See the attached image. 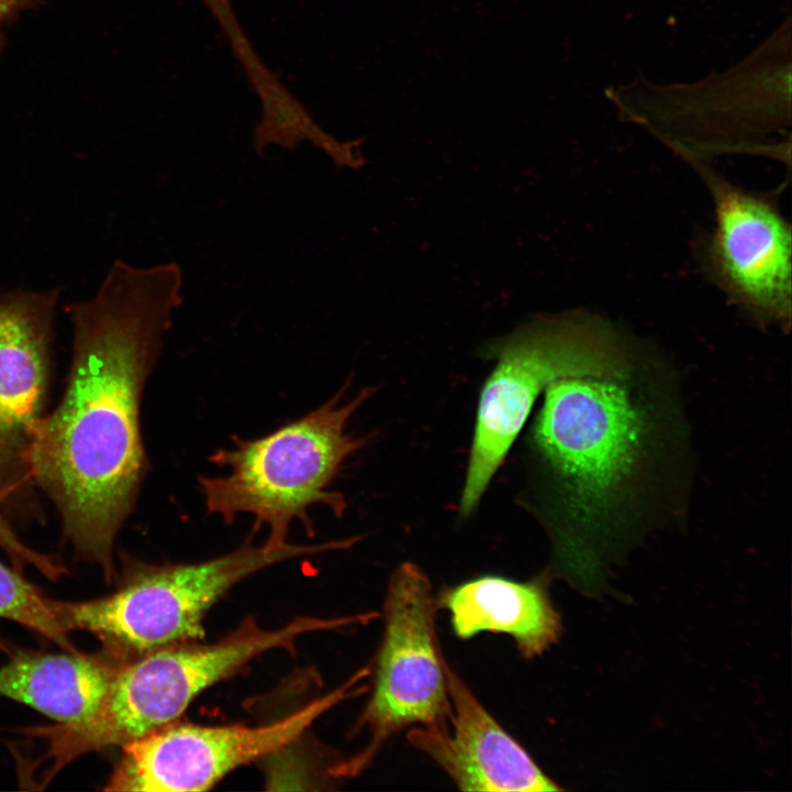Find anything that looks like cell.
<instances>
[{
  "mask_svg": "<svg viewBox=\"0 0 792 792\" xmlns=\"http://www.w3.org/2000/svg\"><path fill=\"white\" fill-rule=\"evenodd\" d=\"M451 730L447 724L416 726L407 737L463 791H558L525 748L446 666Z\"/></svg>",
  "mask_w": 792,
  "mask_h": 792,
  "instance_id": "8fae6325",
  "label": "cell"
},
{
  "mask_svg": "<svg viewBox=\"0 0 792 792\" xmlns=\"http://www.w3.org/2000/svg\"><path fill=\"white\" fill-rule=\"evenodd\" d=\"M0 618L12 620L53 641L66 651H76L61 624L54 600L45 596L16 569L0 561Z\"/></svg>",
  "mask_w": 792,
  "mask_h": 792,
  "instance_id": "5bb4252c",
  "label": "cell"
},
{
  "mask_svg": "<svg viewBox=\"0 0 792 792\" xmlns=\"http://www.w3.org/2000/svg\"><path fill=\"white\" fill-rule=\"evenodd\" d=\"M385 628L373 692L358 722L370 733L365 749L337 774L366 766L383 744L410 725L447 724L451 707L446 666L435 628V600L428 576L405 562L392 575L385 598Z\"/></svg>",
  "mask_w": 792,
  "mask_h": 792,
  "instance_id": "52a82bcc",
  "label": "cell"
},
{
  "mask_svg": "<svg viewBox=\"0 0 792 792\" xmlns=\"http://www.w3.org/2000/svg\"><path fill=\"white\" fill-rule=\"evenodd\" d=\"M359 619L298 616L268 629L249 617L215 642L172 645L123 661L89 721L40 730L50 739L53 768L85 752L122 747L173 724L200 693L253 659L276 649L293 651L296 641L310 632L338 629Z\"/></svg>",
  "mask_w": 792,
  "mask_h": 792,
  "instance_id": "277c9868",
  "label": "cell"
},
{
  "mask_svg": "<svg viewBox=\"0 0 792 792\" xmlns=\"http://www.w3.org/2000/svg\"><path fill=\"white\" fill-rule=\"evenodd\" d=\"M61 290H0V506L41 519L30 450L43 417Z\"/></svg>",
  "mask_w": 792,
  "mask_h": 792,
  "instance_id": "30bf717a",
  "label": "cell"
},
{
  "mask_svg": "<svg viewBox=\"0 0 792 792\" xmlns=\"http://www.w3.org/2000/svg\"><path fill=\"white\" fill-rule=\"evenodd\" d=\"M439 604L449 612L459 638L484 631L506 634L525 658L541 654L562 632L544 576L527 582L480 576L444 591Z\"/></svg>",
  "mask_w": 792,
  "mask_h": 792,
  "instance_id": "7c38bea8",
  "label": "cell"
},
{
  "mask_svg": "<svg viewBox=\"0 0 792 792\" xmlns=\"http://www.w3.org/2000/svg\"><path fill=\"white\" fill-rule=\"evenodd\" d=\"M624 377H566L544 391L531 443L554 482L553 566L581 592L605 590L609 541L657 458L660 416ZM626 522V521H625Z\"/></svg>",
  "mask_w": 792,
  "mask_h": 792,
  "instance_id": "7a4b0ae2",
  "label": "cell"
},
{
  "mask_svg": "<svg viewBox=\"0 0 792 792\" xmlns=\"http://www.w3.org/2000/svg\"><path fill=\"white\" fill-rule=\"evenodd\" d=\"M40 0H0V51L6 44L4 28L23 11L37 6Z\"/></svg>",
  "mask_w": 792,
  "mask_h": 792,
  "instance_id": "2e32d148",
  "label": "cell"
},
{
  "mask_svg": "<svg viewBox=\"0 0 792 792\" xmlns=\"http://www.w3.org/2000/svg\"><path fill=\"white\" fill-rule=\"evenodd\" d=\"M343 541L270 549L250 538L234 550L191 563L125 561V575L103 597L54 607L63 627L96 636L120 662L204 636L210 608L234 585L268 566L298 557L342 549Z\"/></svg>",
  "mask_w": 792,
  "mask_h": 792,
  "instance_id": "8992f818",
  "label": "cell"
},
{
  "mask_svg": "<svg viewBox=\"0 0 792 792\" xmlns=\"http://www.w3.org/2000/svg\"><path fill=\"white\" fill-rule=\"evenodd\" d=\"M183 285L177 263L140 267L118 258L90 298L69 305L67 384L34 430L32 480L57 509L75 554L107 579L150 469L141 402L184 301Z\"/></svg>",
  "mask_w": 792,
  "mask_h": 792,
  "instance_id": "6da1fadb",
  "label": "cell"
},
{
  "mask_svg": "<svg viewBox=\"0 0 792 792\" xmlns=\"http://www.w3.org/2000/svg\"><path fill=\"white\" fill-rule=\"evenodd\" d=\"M681 156L703 178L714 204V230L700 250L705 274L759 326L789 330L792 235L777 202L732 184L700 156Z\"/></svg>",
  "mask_w": 792,
  "mask_h": 792,
  "instance_id": "ba28073f",
  "label": "cell"
},
{
  "mask_svg": "<svg viewBox=\"0 0 792 792\" xmlns=\"http://www.w3.org/2000/svg\"><path fill=\"white\" fill-rule=\"evenodd\" d=\"M342 388L328 402L296 420L254 439L233 438V447L209 455L221 476H199L198 487L211 515L232 524L241 514L254 518L252 535L264 525L270 549L288 544L290 525L298 521L314 535L309 510L327 506L341 518L346 509L344 496L329 486L346 460L363 448L366 439L346 431L348 422L371 396L365 388L344 399Z\"/></svg>",
  "mask_w": 792,
  "mask_h": 792,
  "instance_id": "3957f363",
  "label": "cell"
},
{
  "mask_svg": "<svg viewBox=\"0 0 792 792\" xmlns=\"http://www.w3.org/2000/svg\"><path fill=\"white\" fill-rule=\"evenodd\" d=\"M497 362L480 394L459 512L470 515L521 431L537 397L566 377L615 378L636 369V349L587 311L538 316L483 348Z\"/></svg>",
  "mask_w": 792,
  "mask_h": 792,
  "instance_id": "5b68a950",
  "label": "cell"
},
{
  "mask_svg": "<svg viewBox=\"0 0 792 792\" xmlns=\"http://www.w3.org/2000/svg\"><path fill=\"white\" fill-rule=\"evenodd\" d=\"M344 685L256 726L173 723L122 746L107 791H204L233 770L280 751L348 694Z\"/></svg>",
  "mask_w": 792,
  "mask_h": 792,
  "instance_id": "9c48e42d",
  "label": "cell"
},
{
  "mask_svg": "<svg viewBox=\"0 0 792 792\" xmlns=\"http://www.w3.org/2000/svg\"><path fill=\"white\" fill-rule=\"evenodd\" d=\"M9 519L0 506V549L9 556L16 570L30 565L50 580H56L67 573L63 563L55 556L40 552L25 544L14 531Z\"/></svg>",
  "mask_w": 792,
  "mask_h": 792,
  "instance_id": "9a60e30c",
  "label": "cell"
},
{
  "mask_svg": "<svg viewBox=\"0 0 792 792\" xmlns=\"http://www.w3.org/2000/svg\"><path fill=\"white\" fill-rule=\"evenodd\" d=\"M120 663L77 651L19 653L0 668V695L61 725L82 724L100 707Z\"/></svg>",
  "mask_w": 792,
  "mask_h": 792,
  "instance_id": "4fadbf2b",
  "label": "cell"
}]
</instances>
